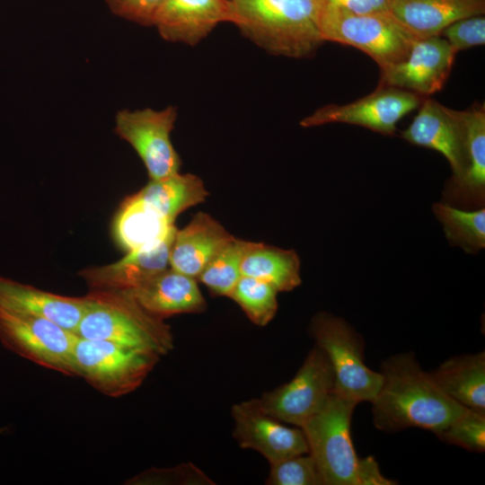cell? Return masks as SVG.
<instances>
[{"label":"cell","mask_w":485,"mask_h":485,"mask_svg":"<svg viewBox=\"0 0 485 485\" xmlns=\"http://www.w3.org/2000/svg\"><path fill=\"white\" fill-rule=\"evenodd\" d=\"M381 386L371 401L373 421L382 431L408 428L439 432L465 410L424 372L414 353H400L382 363Z\"/></svg>","instance_id":"obj_1"},{"label":"cell","mask_w":485,"mask_h":485,"mask_svg":"<svg viewBox=\"0 0 485 485\" xmlns=\"http://www.w3.org/2000/svg\"><path fill=\"white\" fill-rule=\"evenodd\" d=\"M241 32L270 54L309 57L325 41L322 0H231Z\"/></svg>","instance_id":"obj_2"},{"label":"cell","mask_w":485,"mask_h":485,"mask_svg":"<svg viewBox=\"0 0 485 485\" xmlns=\"http://www.w3.org/2000/svg\"><path fill=\"white\" fill-rule=\"evenodd\" d=\"M75 334L148 351L163 357L173 348L171 327L125 291L91 290Z\"/></svg>","instance_id":"obj_3"},{"label":"cell","mask_w":485,"mask_h":485,"mask_svg":"<svg viewBox=\"0 0 485 485\" xmlns=\"http://www.w3.org/2000/svg\"><path fill=\"white\" fill-rule=\"evenodd\" d=\"M320 30L323 40L362 50L384 69L408 56L419 38L390 12L354 13L322 1Z\"/></svg>","instance_id":"obj_4"},{"label":"cell","mask_w":485,"mask_h":485,"mask_svg":"<svg viewBox=\"0 0 485 485\" xmlns=\"http://www.w3.org/2000/svg\"><path fill=\"white\" fill-rule=\"evenodd\" d=\"M356 406L334 390L322 410L301 427L326 485H357L358 458L350 433Z\"/></svg>","instance_id":"obj_5"},{"label":"cell","mask_w":485,"mask_h":485,"mask_svg":"<svg viewBox=\"0 0 485 485\" xmlns=\"http://www.w3.org/2000/svg\"><path fill=\"white\" fill-rule=\"evenodd\" d=\"M310 333L331 365L334 390L357 404L371 402L381 386L382 375L365 364L361 335L342 318L323 312L313 317Z\"/></svg>","instance_id":"obj_6"},{"label":"cell","mask_w":485,"mask_h":485,"mask_svg":"<svg viewBox=\"0 0 485 485\" xmlns=\"http://www.w3.org/2000/svg\"><path fill=\"white\" fill-rule=\"evenodd\" d=\"M160 358L148 351L79 337L74 349L76 376L112 398L138 388Z\"/></svg>","instance_id":"obj_7"},{"label":"cell","mask_w":485,"mask_h":485,"mask_svg":"<svg viewBox=\"0 0 485 485\" xmlns=\"http://www.w3.org/2000/svg\"><path fill=\"white\" fill-rule=\"evenodd\" d=\"M331 365L317 345L289 382L254 399L268 415L301 428L324 406L334 391Z\"/></svg>","instance_id":"obj_8"},{"label":"cell","mask_w":485,"mask_h":485,"mask_svg":"<svg viewBox=\"0 0 485 485\" xmlns=\"http://www.w3.org/2000/svg\"><path fill=\"white\" fill-rule=\"evenodd\" d=\"M78 336L44 318L0 310V342L34 364L76 376L74 349Z\"/></svg>","instance_id":"obj_9"},{"label":"cell","mask_w":485,"mask_h":485,"mask_svg":"<svg viewBox=\"0 0 485 485\" xmlns=\"http://www.w3.org/2000/svg\"><path fill=\"white\" fill-rule=\"evenodd\" d=\"M177 116L172 105L162 110H122L115 116V133L137 152L149 180L180 172L181 158L171 140Z\"/></svg>","instance_id":"obj_10"},{"label":"cell","mask_w":485,"mask_h":485,"mask_svg":"<svg viewBox=\"0 0 485 485\" xmlns=\"http://www.w3.org/2000/svg\"><path fill=\"white\" fill-rule=\"evenodd\" d=\"M423 98L397 87L378 85L370 94L350 103L328 104L300 121L303 128L329 123L361 126L383 135H393L397 123L419 108Z\"/></svg>","instance_id":"obj_11"},{"label":"cell","mask_w":485,"mask_h":485,"mask_svg":"<svg viewBox=\"0 0 485 485\" xmlns=\"http://www.w3.org/2000/svg\"><path fill=\"white\" fill-rule=\"evenodd\" d=\"M456 51L441 36L414 41L404 60L381 70L380 84L428 96L445 85Z\"/></svg>","instance_id":"obj_12"},{"label":"cell","mask_w":485,"mask_h":485,"mask_svg":"<svg viewBox=\"0 0 485 485\" xmlns=\"http://www.w3.org/2000/svg\"><path fill=\"white\" fill-rule=\"evenodd\" d=\"M234 436L242 448L262 454L269 463L309 453L301 428H290L262 411L254 399L232 408Z\"/></svg>","instance_id":"obj_13"},{"label":"cell","mask_w":485,"mask_h":485,"mask_svg":"<svg viewBox=\"0 0 485 485\" xmlns=\"http://www.w3.org/2000/svg\"><path fill=\"white\" fill-rule=\"evenodd\" d=\"M235 21L231 0H163L152 25L165 40L195 46L218 24Z\"/></svg>","instance_id":"obj_14"},{"label":"cell","mask_w":485,"mask_h":485,"mask_svg":"<svg viewBox=\"0 0 485 485\" xmlns=\"http://www.w3.org/2000/svg\"><path fill=\"white\" fill-rule=\"evenodd\" d=\"M177 227L152 244L127 252L119 260L83 269L79 275L91 290L132 291L170 268L169 258Z\"/></svg>","instance_id":"obj_15"},{"label":"cell","mask_w":485,"mask_h":485,"mask_svg":"<svg viewBox=\"0 0 485 485\" xmlns=\"http://www.w3.org/2000/svg\"><path fill=\"white\" fill-rule=\"evenodd\" d=\"M407 142L440 153L448 161L453 179L462 175L465 167L464 132L458 110L424 98L410 126L401 132Z\"/></svg>","instance_id":"obj_16"},{"label":"cell","mask_w":485,"mask_h":485,"mask_svg":"<svg viewBox=\"0 0 485 485\" xmlns=\"http://www.w3.org/2000/svg\"><path fill=\"white\" fill-rule=\"evenodd\" d=\"M464 132L465 167L462 175L447 182L443 201L472 208L485 201V109L483 104L458 110Z\"/></svg>","instance_id":"obj_17"},{"label":"cell","mask_w":485,"mask_h":485,"mask_svg":"<svg viewBox=\"0 0 485 485\" xmlns=\"http://www.w3.org/2000/svg\"><path fill=\"white\" fill-rule=\"evenodd\" d=\"M87 304V295H61L0 276L4 312L44 318L75 333Z\"/></svg>","instance_id":"obj_18"},{"label":"cell","mask_w":485,"mask_h":485,"mask_svg":"<svg viewBox=\"0 0 485 485\" xmlns=\"http://www.w3.org/2000/svg\"><path fill=\"white\" fill-rule=\"evenodd\" d=\"M234 237L211 216L198 212L186 226L176 230L170 251V268L197 279Z\"/></svg>","instance_id":"obj_19"},{"label":"cell","mask_w":485,"mask_h":485,"mask_svg":"<svg viewBox=\"0 0 485 485\" xmlns=\"http://www.w3.org/2000/svg\"><path fill=\"white\" fill-rule=\"evenodd\" d=\"M128 293L145 310L161 319L198 313L207 308L197 279L171 268Z\"/></svg>","instance_id":"obj_20"},{"label":"cell","mask_w":485,"mask_h":485,"mask_svg":"<svg viewBox=\"0 0 485 485\" xmlns=\"http://www.w3.org/2000/svg\"><path fill=\"white\" fill-rule=\"evenodd\" d=\"M484 11L485 0H389V12L419 39L440 36L451 23Z\"/></svg>","instance_id":"obj_21"},{"label":"cell","mask_w":485,"mask_h":485,"mask_svg":"<svg viewBox=\"0 0 485 485\" xmlns=\"http://www.w3.org/2000/svg\"><path fill=\"white\" fill-rule=\"evenodd\" d=\"M438 387L466 409L485 413V353L454 357L430 373Z\"/></svg>","instance_id":"obj_22"},{"label":"cell","mask_w":485,"mask_h":485,"mask_svg":"<svg viewBox=\"0 0 485 485\" xmlns=\"http://www.w3.org/2000/svg\"><path fill=\"white\" fill-rule=\"evenodd\" d=\"M176 226L135 193L121 203L112 225L115 242L126 252L156 242Z\"/></svg>","instance_id":"obj_23"},{"label":"cell","mask_w":485,"mask_h":485,"mask_svg":"<svg viewBox=\"0 0 485 485\" xmlns=\"http://www.w3.org/2000/svg\"><path fill=\"white\" fill-rule=\"evenodd\" d=\"M136 194L146 205L174 224L181 212L205 201L208 193L198 176L179 172L149 180Z\"/></svg>","instance_id":"obj_24"},{"label":"cell","mask_w":485,"mask_h":485,"mask_svg":"<svg viewBox=\"0 0 485 485\" xmlns=\"http://www.w3.org/2000/svg\"><path fill=\"white\" fill-rule=\"evenodd\" d=\"M242 276L263 280L278 292L301 285L300 260L293 250L251 242L241 266Z\"/></svg>","instance_id":"obj_25"},{"label":"cell","mask_w":485,"mask_h":485,"mask_svg":"<svg viewBox=\"0 0 485 485\" xmlns=\"http://www.w3.org/2000/svg\"><path fill=\"white\" fill-rule=\"evenodd\" d=\"M433 212L443 225L451 244L476 253L485 247V208L466 210L444 202L433 205Z\"/></svg>","instance_id":"obj_26"},{"label":"cell","mask_w":485,"mask_h":485,"mask_svg":"<svg viewBox=\"0 0 485 485\" xmlns=\"http://www.w3.org/2000/svg\"><path fill=\"white\" fill-rule=\"evenodd\" d=\"M250 242L234 237L205 267L197 280L212 295L229 297L242 277V261Z\"/></svg>","instance_id":"obj_27"},{"label":"cell","mask_w":485,"mask_h":485,"mask_svg":"<svg viewBox=\"0 0 485 485\" xmlns=\"http://www.w3.org/2000/svg\"><path fill=\"white\" fill-rule=\"evenodd\" d=\"M278 291L270 284L248 276H242L229 297L232 298L256 325L265 326L278 310Z\"/></svg>","instance_id":"obj_28"},{"label":"cell","mask_w":485,"mask_h":485,"mask_svg":"<svg viewBox=\"0 0 485 485\" xmlns=\"http://www.w3.org/2000/svg\"><path fill=\"white\" fill-rule=\"evenodd\" d=\"M444 442L472 453L485 451V413L465 409L447 427L436 433Z\"/></svg>","instance_id":"obj_29"},{"label":"cell","mask_w":485,"mask_h":485,"mask_svg":"<svg viewBox=\"0 0 485 485\" xmlns=\"http://www.w3.org/2000/svg\"><path fill=\"white\" fill-rule=\"evenodd\" d=\"M269 485H322L318 466L309 454H302L270 463Z\"/></svg>","instance_id":"obj_30"},{"label":"cell","mask_w":485,"mask_h":485,"mask_svg":"<svg viewBox=\"0 0 485 485\" xmlns=\"http://www.w3.org/2000/svg\"><path fill=\"white\" fill-rule=\"evenodd\" d=\"M440 36H443L456 52L483 46L485 18L481 14L463 18L445 28Z\"/></svg>","instance_id":"obj_31"},{"label":"cell","mask_w":485,"mask_h":485,"mask_svg":"<svg viewBox=\"0 0 485 485\" xmlns=\"http://www.w3.org/2000/svg\"><path fill=\"white\" fill-rule=\"evenodd\" d=\"M117 15L142 25H152L163 0H106Z\"/></svg>","instance_id":"obj_32"},{"label":"cell","mask_w":485,"mask_h":485,"mask_svg":"<svg viewBox=\"0 0 485 485\" xmlns=\"http://www.w3.org/2000/svg\"><path fill=\"white\" fill-rule=\"evenodd\" d=\"M159 472L143 474L137 481H174L179 484H214L204 472L191 463H186L169 470H157Z\"/></svg>","instance_id":"obj_33"},{"label":"cell","mask_w":485,"mask_h":485,"mask_svg":"<svg viewBox=\"0 0 485 485\" xmlns=\"http://www.w3.org/2000/svg\"><path fill=\"white\" fill-rule=\"evenodd\" d=\"M397 482L385 478L373 456L358 459L357 485H393Z\"/></svg>","instance_id":"obj_34"},{"label":"cell","mask_w":485,"mask_h":485,"mask_svg":"<svg viewBox=\"0 0 485 485\" xmlns=\"http://www.w3.org/2000/svg\"><path fill=\"white\" fill-rule=\"evenodd\" d=\"M324 3L354 13L389 12V0H322Z\"/></svg>","instance_id":"obj_35"},{"label":"cell","mask_w":485,"mask_h":485,"mask_svg":"<svg viewBox=\"0 0 485 485\" xmlns=\"http://www.w3.org/2000/svg\"><path fill=\"white\" fill-rule=\"evenodd\" d=\"M3 432H4V428H0V434H2Z\"/></svg>","instance_id":"obj_36"}]
</instances>
